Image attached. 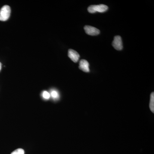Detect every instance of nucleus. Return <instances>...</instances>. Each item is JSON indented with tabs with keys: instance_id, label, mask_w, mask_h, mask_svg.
I'll use <instances>...</instances> for the list:
<instances>
[{
	"instance_id": "nucleus-10",
	"label": "nucleus",
	"mask_w": 154,
	"mask_h": 154,
	"mask_svg": "<svg viewBox=\"0 0 154 154\" xmlns=\"http://www.w3.org/2000/svg\"><path fill=\"white\" fill-rule=\"evenodd\" d=\"M42 97L44 98V99H49L50 98V94L48 92L46 91H43V93L42 94Z\"/></svg>"
},
{
	"instance_id": "nucleus-1",
	"label": "nucleus",
	"mask_w": 154,
	"mask_h": 154,
	"mask_svg": "<svg viewBox=\"0 0 154 154\" xmlns=\"http://www.w3.org/2000/svg\"><path fill=\"white\" fill-rule=\"evenodd\" d=\"M11 13L10 6L5 5L0 10V21H6L9 19Z\"/></svg>"
},
{
	"instance_id": "nucleus-7",
	"label": "nucleus",
	"mask_w": 154,
	"mask_h": 154,
	"mask_svg": "<svg viewBox=\"0 0 154 154\" xmlns=\"http://www.w3.org/2000/svg\"><path fill=\"white\" fill-rule=\"evenodd\" d=\"M149 107L153 113L154 112V94L152 92L150 95V100Z\"/></svg>"
},
{
	"instance_id": "nucleus-2",
	"label": "nucleus",
	"mask_w": 154,
	"mask_h": 154,
	"mask_svg": "<svg viewBox=\"0 0 154 154\" xmlns=\"http://www.w3.org/2000/svg\"><path fill=\"white\" fill-rule=\"evenodd\" d=\"M108 7L104 5H93L88 7V10L89 13L94 14L96 12H99V13H104L106 12L108 10Z\"/></svg>"
},
{
	"instance_id": "nucleus-6",
	"label": "nucleus",
	"mask_w": 154,
	"mask_h": 154,
	"mask_svg": "<svg viewBox=\"0 0 154 154\" xmlns=\"http://www.w3.org/2000/svg\"><path fill=\"white\" fill-rule=\"evenodd\" d=\"M79 68L85 72H89L90 71L89 63L86 60L82 59L80 60Z\"/></svg>"
},
{
	"instance_id": "nucleus-11",
	"label": "nucleus",
	"mask_w": 154,
	"mask_h": 154,
	"mask_svg": "<svg viewBox=\"0 0 154 154\" xmlns=\"http://www.w3.org/2000/svg\"><path fill=\"white\" fill-rule=\"evenodd\" d=\"M2 63L0 62V71H1V69H2Z\"/></svg>"
},
{
	"instance_id": "nucleus-8",
	"label": "nucleus",
	"mask_w": 154,
	"mask_h": 154,
	"mask_svg": "<svg viewBox=\"0 0 154 154\" xmlns=\"http://www.w3.org/2000/svg\"><path fill=\"white\" fill-rule=\"evenodd\" d=\"M50 96L54 100H57L59 99L60 96L58 92L56 90H52L51 92Z\"/></svg>"
},
{
	"instance_id": "nucleus-5",
	"label": "nucleus",
	"mask_w": 154,
	"mask_h": 154,
	"mask_svg": "<svg viewBox=\"0 0 154 154\" xmlns=\"http://www.w3.org/2000/svg\"><path fill=\"white\" fill-rule=\"evenodd\" d=\"M68 56L71 60L75 63H77L79 59V54L74 50L72 49L69 50Z\"/></svg>"
},
{
	"instance_id": "nucleus-3",
	"label": "nucleus",
	"mask_w": 154,
	"mask_h": 154,
	"mask_svg": "<svg viewBox=\"0 0 154 154\" xmlns=\"http://www.w3.org/2000/svg\"><path fill=\"white\" fill-rule=\"evenodd\" d=\"M112 45L115 49L120 51L123 48L122 39L121 36H116L114 37V39L112 42Z\"/></svg>"
},
{
	"instance_id": "nucleus-9",
	"label": "nucleus",
	"mask_w": 154,
	"mask_h": 154,
	"mask_svg": "<svg viewBox=\"0 0 154 154\" xmlns=\"http://www.w3.org/2000/svg\"><path fill=\"white\" fill-rule=\"evenodd\" d=\"M11 154H25V151L22 149H18L12 152Z\"/></svg>"
},
{
	"instance_id": "nucleus-4",
	"label": "nucleus",
	"mask_w": 154,
	"mask_h": 154,
	"mask_svg": "<svg viewBox=\"0 0 154 154\" xmlns=\"http://www.w3.org/2000/svg\"><path fill=\"white\" fill-rule=\"evenodd\" d=\"M86 33L91 36H96L100 33V30L95 27L86 25L84 28Z\"/></svg>"
}]
</instances>
